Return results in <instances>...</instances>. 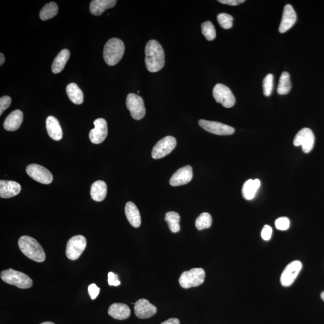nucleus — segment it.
Listing matches in <instances>:
<instances>
[{
	"label": "nucleus",
	"instance_id": "39448f33",
	"mask_svg": "<svg viewBox=\"0 0 324 324\" xmlns=\"http://www.w3.org/2000/svg\"><path fill=\"white\" fill-rule=\"evenodd\" d=\"M205 271L201 268H192L188 271H184L179 278V284L183 288L196 287L203 284L205 279Z\"/></svg>",
	"mask_w": 324,
	"mask_h": 324
},
{
	"label": "nucleus",
	"instance_id": "f8f14e48",
	"mask_svg": "<svg viewBox=\"0 0 324 324\" xmlns=\"http://www.w3.org/2000/svg\"><path fill=\"white\" fill-rule=\"evenodd\" d=\"M200 126L210 133L217 135H231L234 133L235 129L232 127L221 122L210 121L201 119L198 122Z\"/></svg>",
	"mask_w": 324,
	"mask_h": 324
},
{
	"label": "nucleus",
	"instance_id": "7c9ffc66",
	"mask_svg": "<svg viewBox=\"0 0 324 324\" xmlns=\"http://www.w3.org/2000/svg\"><path fill=\"white\" fill-rule=\"evenodd\" d=\"M212 218L211 215L208 213L204 212L198 216L195 221V226L199 230L208 229L211 226Z\"/></svg>",
	"mask_w": 324,
	"mask_h": 324
},
{
	"label": "nucleus",
	"instance_id": "393cba45",
	"mask_svg": "<svg viewBox=\"0 0 324 324\" xmlns=\"http://www.w3.org/2000/svg\"><path fill=\"white\" fill-rule=\"evenodd\" d=\"M70 57L68 49H63L55 57L52 65V71L54 74H59L64 68Z\"/></svg>",
	"mask_w": 324,
	"mask_h": 324
},
{
	"label": "nucleus",
	"instance_id": "2f4dec72",
	"mask_svg": "<svg viewBox=\"0 0 324 324\" xmlns=\"http://www.w3.org/2000/svg\"><path fill=\"white\" fill-rule=\"evenodd\" d=\"M201 31H202L203 36L207 40L212 41L216 37L214 25L210 21H207L201 24Z\"/></svg>",
	"mask_w": 324,
	"mask_h": 324
},
{
	"label": "nucleus",
	"instance_id": "a19ab883",
	"mask_svg": "<svg viewBox=\"0 0 324 324\" xmlns=\"http://www.w3.org/2000/svg\"><path fill=\"white\" fill-rule=\"evenodd\" d=\"M161 324H180V321L178 318H172L162 323Z\"/></svg>",
	"mask_w": 324,
	"mask_h": 324
},
{
	"label": "nucleus",
	"instance_id": "7ed1b4c3",
	"mask_svg": "<svg viewBox=\"0 0 324 324\" xmlns=\"http://www.w3.org/2000/svg\"><path fill=\"white\" fill-rule=\"evenodd\" d=\"M125 46L123 42L118 38L108 40L105 45L103 52L104 59L108 65L115 66L123 57Z\"/></svg>",
	"mask_w": 324,
	"mask_h": 324
},
{
	"label": "nucleus",
	"instance_id": "c85d7f7f",
	"mask_svg": "<svg viewBox=\"0 0 324 324\" xmlns=\"http://www.w3.org/2000/svg\"><path fill=\"white\" fill-rule=\"evenodd\" d=\"M58 12V5L55 2H51L46 4L40 12V18L41 20H47L57 15Z\"/></svg>",
	"mask_w": 324,
	"mask_h": 324
},
{
	"label": "nucleus",
	"instance_id": "6e6552de",
	"mask_svg": "<svg viewBox=\"0 0 324 324\" xmlns=\"http://www.w3.org/2000/svg\"><path fill=\"white\" fill-rule=\"evenodd\" d=\"M87 241L82 235L73 236L67 243L66 254L70 260H77L86 249Z\"/></svg>",
	"mask_w": 324,
	"mask_h": 324
},
{
	"label": "nucleus",
	"instance_id": "4468645a",
	"mask_svg": "<svg viewBox=\"0 0 324 324\" xmlns=\"http://www.w3.org/2000/svg\"><path fill=\"white\" fill-rule=\"evenodd\" d=\"M95 128L90 130L89 139L93 144H101L106 139L108 135L107 121L103 118H98L93 122Z\"/></svg>",
	"mask_w": 324,
	"mask_h": 324
},
{
	"label": "nucleus",
	"instance_id": "c03bdc74",
	"mask_svg": "<svg viewBox=\"0 0 324 324\" xmlns=\"http://www.w3.org/2000/svg\"><path fill=\"white\" fill-rule=\"evenodd\" d=\"M321 298L324 301V291L322 292L321 294Z\"/></svg>",
	"mask_w": 324,
	"mask_h": 324
},
{
	"label": "nucleus",
	"instance_id": "58836bf2",
	"mask_svg": "<svg viewBox=\"0 0 324 324\" xmlns=\"http://www.w3.org/2000/svg\"><path fill=\"white\" fill-rule=\"evenodd\" d=\"M88 291L90 297L92 300H94L98 297L100 289L95 284H92L89 286Z\"/></svg>",
	"mask_w": 324,
	"mask_h": 324
},
{
	"label": "nucleus",
	"instance_id": "b1692460",
	"mask_svg": "<svg viewBox=\"0 0 324 324\" xmlns=\"http://www.w3.org/2000/svg\"><path fill=\"white\" fill-rule=\"evenodd\" d=\"M107 186L104 181L98 180L93 183L90 189V195L95 201H103L106 197Z\"/></svg>",
	"mask_w": 324,
	"mask_h": 324
},
{
	"label": "nucleus",
	"instance_id": "ea45409f",
	"mask_svg": "<svg viewBox=\"0 0 324 324\" xmlns=\"http://www.w3.org/2000/svg\"><path fill=\"white\" fill-rule=\"evenodd\" d=\"M218 1L221 4L236 6V5L244 3L246 1L245 0H218Z\"/></svg>",
	"mask_w": 324,
	"mask_h": 324
},
{
	"label": "nucleus",
	"instance_id": "1a4fd4ad",
	"mask_svg": "<svg viewBox=\"0 0 324 324\" xmlns=\"http://www.w3.org/2000/svg\"><path fill=\"white\" fill-rule=\"evenodd\" d=\"M177 145L176 139L172 136H166L154 146L151 155L154 159L163 158L170 154Z\"/></svg>",
	"mask_w": 324,
	"mask_h": 324
},
{
	"label": "nucleus",
	"instance_id": "f3484780",
	"mask_svg": "<svg viewBox=\"0 0 324 324\" xmlns=\"http://www.w3.org/2000/svg\"><path fill=\"white\" fill-rule=\"evenodd\" d=\"M297 14L293 7L290 4L286 5L283 12L281 22L279 31L280 33H284L290 30L296 22Z\"/></svg>",
	"mask_w": 324,
	"mask_h": 324
},
{
	"label": "nucleus",
	"instance_id": "cd10ccee",
	"mask_svg": "<svg viewBox=\"0 0 324 324\" xmlns=\"http://www.w3.org/2000/svg\"><path fill=\"white\" fill-rule=\"evenodd\" d=\"M165 220L168 223L169 229L173 233L180 231V216L179 213L175 212H169L166 213Z\"/></svg>",
	"mask_w": 324,
	"mask_h": 324
},
{
	"label": "nucleus",
	"instance_id": "0eeeda50",
	"mask_svg": "<svg viewBox=\"0 0 324 324\" xmlns=\"http://www.w3.org/2000/svg\"><path fill=\"white\" fill-rule=\"evenodd\" d=\"M126 105L133 119L140 120L144 117L146 110L144 100L141 96L135 93H130L127 95Z\"/></svg>",
	"mask_w": 324,
	"mask_h": 324
},
{
	"label": "nucleus",
	"instance_id": "f704fd0d",
	"mask_svg": "<svg viewBox=\"0 0 324 324\" xmlns=\"http://www.w3.org/2000/svg\"><path fill=\"white\" fill-rule=\"evenodd\" d=\"M11 98L8 96H4L0 99V115H2L5 110L10 106Z\"/></svg>",
	"mask_w": 324,
	"mask_h": 324
},
{
	"label": "nucleus",
	"instance_id": "9b49d317",
	"mask_svg": "<svg viewBox=\"0 0 324 324\" xmlns=\"http://www.w3.org/2000/svg\"><path fill=\"white\" fill-rule=\"evenodd\" d=\"M28 176L32 179L44 185H49L53 180L51 172L43 166L37 164H31L26 169Z\"/></svg>",
	"mask_w": 324,
	"mask_h": 324
},
{
	"label": "nucleus",
	"instance_id": "20e7f679",
	"mask_svg": "<svg viewBox=\"0 0 324 324\" xmlns=\"http://www.w3.org/2000/svg\"><path fill=\"white\" fill-rule=\"evenodd\" d=\"M1 277L7 284L16 286L19 288H30L33 285V280L27 274L14 270L12 268L2 271Z\"/></svg>",
	"mask_w": 324,
	"mask_h": 324
},
{
	"label": "nucleus",
	"instance_id": "f03ea898",
	"mask_svg": "<svg viewBox=\"0 0 324 324\" xmlns=\"http://www.w3.org/2000/svg\"><path fill=\"white\" fill-rule=\"evenodd\" d=\"M18 245L20 251L29 259L37 262L45 261V251L34 238L27 235L23 236L19 238Z\"/></svg>",
	"mask_w": 324,
	"mask_h": 324
},
{
	"label": "nucleus",
	"instance_id": "473e14b6",
	"mask_svg": "<svg viewBox=\"0 0 324 324\" xmlns=\"http://www.w3.org/2000/svg\"><path fill=\"white\" fill-rule=\"evenodd\" d=\"M217 20L221 27L223 28L228 30V29L232 27L233 18L230 14L220 13L217 16Z\"/></svg>",
	"mask_w": 324,
	"mask_h": 324
},
{
	"label": "nucleus",
	"instance_id": "dca6fc26",
	"mask_svg": "<svg viewBox=\"0 0 324 324\" xmlns=\"http://www.w3.org/2000/svg\"><path fill=\"white\" fill-rule=\"evenodd\" d=\"M135 313L137 317L142 319L153 317L157 312V308L149 301L140 299L135 303Z\"/></svg>",
	"mask_w": 324,
	"mask_h": 324
},
{
	"label": "nucleus",
	"instance_id": "5701e85b",
	"mask_svg": "<svg viewBox=\"0 0 324 324\" xmlns=\"http://www.w3.org/2000/svg\"><path fill=\"white\" fill-rule=\"evenodd\" d=\"M46 126L51 138L56 141L62 139L63 132L59 122L54 116H48L46 119Z\"/></svg>",
	"mask_w": 324,
	"mask_h": 324
},
{
	"label": "nucleus",
	"instance_id": "423d86ee",
	"mask_svg": "<svg viewBox=\"0 0 324 324\" xmlns=\"http://www.w3.org/2000/svg\"><path fill=\"white\" fill-rule=\"evenodd\" d=\"M213 96L215 101L222 104L224 107L230 108L235 104V98L228 87L222 84L215 85L213 89Z\"/></svg>",
	"mask_w": 324,
	"mask_h": 324
},
{
	"label": "nucleus",
	"instance_id": "4be33fe9",
	"mask_svg": "<svg viewBox=\"0 0 324 324\" xmlns=\"http://www.w3.org/2000/svg\"><path fill=\"white\" fill-rule=\"evenodd\" d=\"M108 314L115 319L123 320L130 317L131 311L127 305L115 303L110 306Z\"/></svg>",
	"mask_w": 324,
	"mask_h": 324
},
{
	"label": "nucleus",
	"instance_id": "a878e982",
	"mask_svg": "<svg viewBox=\"0 0 324 324\" xmlns=\"http://www.w3.org/2000/svg\"><path fill=\"white\" fill-rule=\"evenodd\" d=\"M260 185L261 182L259 179H250L246 181L242 189V194L245 199L247 200L253 199Z\"/></svg>",
	"mask_w": 324,
	"mask_h": 324
},
{
	"label": "nucleus",
	"instance_id": "79ce46f5",
	"mask_svg": "<svg viewBox=\"0 0 324 324\" xmlns=\"http://www.w3.org/2000/svg\"><path fill=\"white\" fill-rule=\"evenodd\" d=\"M5 57L4 54H2V53L0 54V66H2V64H3L5 62Z\"/></svg>",
	"mask_w": 324,
	"mask_h": 324
},
{
	"label": "nucleus",
	"instance_id": "e433bc0d",
	"mask_svg": "<svg viewBox=\"0 0 324 324\" xmlns=\"http://www.w3.org/2000/svg\"><path fill=\"white\" fill-rule=\"evenodd\" d=\"M108 282L110 286L118 287V286L121 284V282L118 279V276L117 274L113 272H109L108 274Z\"/></svg>",
	"mask_w": 324,
	"mask_h": 324
},
{
	"label": "nucleus",
	"instance_id": "412c9836",
	"mask_svg": "<svg viewBox=\"0 0 324 324\" xmlns=\"http://www.w3.org/2000/svg\"><path fill=\"white\" fill-rule=\"evenodd\" d=\"M125 213L131 225L135 228H138L141 224V217L135 204L132 202H128L125 207Z\"/></svg>",
	"mask_w": 324,
	"mask_h": 324
},
{
	"label": "nucleus",
	"instance_id": "9d476101",
	"mask_svg": "<svg viewBox=\"0 0 324 324\" xmlns=\"http://www.w3.org/2000/svg\"><path fill=\"white\" fill-rule=\"evenodd\" d=\"M315 136L313 132L308 128H304L297 133L294 139L293 144L296 147L302 146V150L308 153L313 149Z\"/></svg>",
	"mask_w": 324,
	"mask_h": 324
},
{
	"label": "nucleus",
	"instance_id": "4c0bfd02",
	"mask_svg": "<svg viewBox=\"0 0 324 324\" xmlns=\"http://www.w3.org/2000/svg\"><path fill=\"white\" fill-rule=\"evenodd\" d=\"M273 230L270 226L265 225L262 229L261 236L262 239L265 241L270 240L271 235H272Z\"/></svg>",
	"mask_w": 324,
	"mask_h": 324
},
{
	"label": "nucleus",
	"instance_id": "6ab92c4d",
	"mask_svg": "<svg viewBox=\"0 0 324 324\" xmlns=\"http://www.w3.org/2000/svg\"><path fill=\"white\" fill-rule=\"evenodd\" d=\"M116 2V0H93L90 5V12L93 15L100 16L105 10L114 7Z\"/></svg>",
	"mask_w": 324,
	"mask_h": 324
},
{
	"label": "nucleus",
	"instance_id": "bb28decb",
	"mask_svg": "<svg viewBox=\"0 0 324 324\" xmlns=\"http://www.w3.org/2000/svg\"><path fill=\"white\" fill-rule=\"evenodd\" d=\"M67 95L73 103L80 105L84 101L83 92L77 84L71 83L66 87Z\"/></svg>",
	"mask_w": 324,
	"mask_h": 324
},
{
	"label": "nucleus",
	"instance_id": "c9c22d12",
	"mask_svg": "<svg viewBox=\"0 0 324 324\" xmlns=\"http://www.w3.org/2000/svg\"><path fill=\"white\" fill-rule=\"evenodd\" d=\"M290 220L287 217H280L275 221V226L277 229L286 230L290 227Z\"/></svg>",
	"mask_w": 324,
	"mask_h": 324
},
{
	"label": "nucleus",
	"instance_id": "c756f323",
	"mask_svg": "<svg viewBox=\"0 0 324 324\" xmlns=\"http://www.w3.org/2000/svg\"><path fill=\"white\" fill-rule=\"evenodd\" d=\"M291 87L290 74L287 72H283L279 79L277 93L281 95H287L290 92Z\"/></svg>",
	"mask_w": 324,
	"mask_h": 324
},
{
	"label": "nucleus",
	"instance_id": "aec40b11",
	"mask_svg": "<svg viewBox=\"0 0 324 324\" xmlns=\"http://www.w3.org/2000/svg\"><path fill=\"white\" fill-rule=\"evenodd\" d=\"M24 115L20 110H14L7 116L4 121V127L8 132H14L18 130L22 125Z\"/></svg>",
	"mask_w": 324,
	"mask_h": 324
},
{
	"label": "nucleus",
	"instance_id": "72a5a7b5",
	"mask_svg": "<svg viewBox=\"0 0 324 324\" xmlns=\"http://www.w3.org/2000/svg\"><path fill=\"white\" fill-rule=\"evenodd\" d=\"M274 87V77L268 74L263 80V92L265 96H269L272 93Z\"/></svg>",
	"mask_w": 324,
	"mask_h": 324
},
{
	"label": "nucleus",
	"instance_id": "f257e3e1",
	"mask_svg": "<svg viewBox=\"0 0 324 324\" xmlns=\"http://www.w3.org/2000/svg\"><path fill=\"white\" fill-rule=\"evenodd\" d=\"M145 64L151 72L161 70L165 65V52L160 43L155 40H151L145 47Z\"/></svg>",
	"mask_w": 324,
	"mask_h": 324
},
{
	"label": "nucleus",
	"instance_id": "37998d69",
	"mask_svg": "<svg viewBox=\"0 0 324 324\" xmlns=\"http://www.w3.org/2000/svg\"><path fill=\"white\" fill-rule=\"evenodd\" d=\"M40 324H55L54 323L50 322V321H46V322Z\"/></svg>",
	"mask_w": 324,
	"mask_h": 324
},
{
	"label": "nucleus",
	"instance_id": "ddd939ff",
	"mask_svg": "<svg viewBox=\"0 0 324 324\" xmlns=\"http://www.w3.org/2000/svg\"><path fill=\"white\" fill-rule=\"evenodd\" d=\"M302 264L299 261H294L289 264L285 267L280 277V283L284 287H290L293 284L298 275L302 270Z\"/></svg>",
	"mask_w": 324,
	"mask_h": 324
},
{
	"label": "nucleus",
	"instance_id": "a211bd4d",
	"mask_svg": "<svg viewBox=\"0 0 324 324\" xmlns=\"http://www.w3.org/2000/svg\"><path fill=\"white\" fill-rule=\"evenodd\" d=\"M21 191V186L19 183L10 180L0 181V197L9 198L16 196Z\"/></svg>",
	"mask_w": 324,
	"mask_h": 324
},
{
	"label": "nucleus",
	"instance_id": "2eb2a0df",
	"mask_svg": "<svg viewBox=\"0 0 324 324\" xmlns=\"http://www.w3.org/2000/svg\"><path fill=\"white\" fill-rule=\"evenodd\" d=\"M193 172L191 166L181 168L172 175L169 183L172 186H179L189 183L192 179Z\"/></svg>",
	"mask_w": 324,
	"mask_h": 324
}]
</instances>
